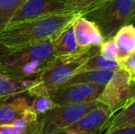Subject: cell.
<instances>
[{
	"label": "cell",
	"mask_w": 135,
	"mask_h": 134,
	"mask_svg": "<svg viewBox=\"0 0 135 134\" xmlns=\"http://www.w3.org/2000/svg\"><path fill=\"white\" fill-rule=\"evenodd\" d=\"M78 16L75 12L58 13L7 26L0 31V45L20 46L52 41Z\"/></svg>",
	"instance_id": "obj_1"
},
{
	"label": "cell",
	"mask_w": 135,
	"mask_h": 134,
	"mask_svg": "<svg viewBox=\"0 0 135 134\" xmlns=\"http://www.w3.org/2000/svg\"><path fill=\"white\" fill-rule=\"evenodd\" d=\"M99 52V47L87 48L75 54L56 57L52 65L34 79V85L28 96L49 95L57 87L64 85L73 77L82 65L94 54Z\"/></svg>",
	"instance_id": "obj_2"
},
{
	"label": "cell",
	"mask_w": 135,
	"mask_h": 134,
	"mask_svg": "<svg viewBox=\"0 0 135 134\" xmlns=\"http://www.w3.org/2000/svg\"><path fill=\"white\" fill-rule=\"evenodd\" d=\"M94 22L104 39L113 38L122 27L135 21V0H108L83 15Z\"/></svg>",
	"instance_id": "obj_3"
},
{
	"label": "cell",
	"mask_w": 135,
	"mask_h": 134,
	"mask_svg": "<svg viewBox=\"0 0 135 134\" xmlns=\"http://www.w3.org/2000/svg\"><path fill=\"white\" fill-rule=\"evenodd\" d=\"M57 56L52 39L20 46L0 45V73L36 60H52Z\"/></svg>",
	"instance_id": "obj_4"
},
{
	"label": "cell",
	"mask_w": 135,
	"mask_h": 134,
	"mask_svg": "<svg viewBox=\"0 0 135 134\" xmlns=\"http://www.w3.org/2000/svg\"><path fill=\"white\" fill-rule=\"evenodd\" d=\"M102 105L99 101L72 105L55 106L50 111L38 117L41 134H55L69 127L82 117Z\"/></svg>",
	"instance_id": "obj_5"
},
{
	"label": "cell",
	"mask_w": 135,
	"mask_h": 134,
	"mask_svg": "<svg viewBox=\"0 0 135 134\" xmlns=\"http://www.w3.org/2000/svg\"><path fill=\"white\" fill-rule=\"evenodd\" d=\"M135 99V76L118 69L104 87L98 101L107 106L115 114Z\"/></svg>",
	"instance_id": "obj_6"
},
{
	"label": "cell",
	"mask_w": 135,
	"mask_h": 134,
	"mask_svg": "<svg viewBox=\"0 0 135 134\" xmlns=\"http://www.w3.org/2000/svg\"><path fill=\"white\" fill-rule=\"evenodd\" d=\"M105 85L75 84L61 86L52 91L49 96L55 106L81 104L98 101Z\"/></svg>",
	"instance_id": "obj_7"
},
{
	"label": "cell",
	"mask_w": 135,
	"mask_h": 134,
	"mask_svg": "<svg viewBox=\"0 0 135 134\" xmlns=\"http://www.w3.org/2000/svg\"><path fill=\"white\" fill-rule=\"evenodd\" d=\"M64 12H74L68 6V0H26L7 26Z\"/></svg>",
	"instance_id": "obj_8"
},
{
	"label": "cell",
	"mask_w": 135,
	"mask_h": 134,
	"mask_svg": "<svg viewBox=\"0 0 135 134\" xmlns=\"http://www.w3.org/2000/svg\"><path fill=\"white\" fill-rule=\"evenodd\" d=\"M114 113L105 105L89 111L79 120L55 134L75 132L76 134H101L106 131Z\"/></svg>",
	"instance_id": "obj_9"
},
{
	"label": "cell",
	"mask_w": 135,
	"mask_h": 134,
	"mask_svg": "<svg viewBox=\"0 0 135 134\" xmlns=\"http://www.w3.org/2000/svg\"><path fill=\"white\" fill-rule=\"evenodd\" d=\"M73 29L77 44L81 49L99 47L104 38L94 22L83 16H78L73 22Z\"/></svg>",
	"instance_id": "obj_10"
},
{
	"label": "cell",
	"mask_w": 135,
	"mask_h": 134,
	"mask_svg": "<svg viewBox=\"0 0 135 134\" xmlns=\"http://www.w3.org/2000/svg\"><path fill=\"white\" fill-rule=\"evenodd\" d=\"M34 79L20 78L0 73V102L27 94L33 86Z\"/></svg>",
	"instance_id": "obj_11"
},
{
	"label": "cell",
	"mask_w": 135,
	"mask_h": 134,
	"mask_svg": "<svg viewBox=\"0 0 135 134\" xmlns=\"http://www.w3.org/2000/svg\"><path fill=\"white\" fill-rule=\"evenodd\" d=\"M30 108V103L23 95L0 102V126L9 125L22 117Z\"/></svg>",
	"instance_id": "obj_12"
},
{
	"label": "cell",
	"mask_w": 135,
	"mask_h": 134,
	"mask_svg": "<svg viewBox=\"0 0 135 134\" xmlns=\"http://www.w3.org/2000/svg\"><path fill=\"white\" fill-rule=\"evenodd\" d=\"M0 134H41L38 116L28 108L12 124L0 126Z\"/></svg>",
	"instance_id": "obj_13"
},
{
	"label": "cell",
	"mask_w": 135,
	"mask_h": 134,
	"mask_svg": "<svg viewBox=\"0 0 135 134\" xmlns=\"http://www.w3.org/2000/svg\"><path fill=\"white\" fill-rule=\"evenodd\" d=\"M52 46L57 57L75 54L85 49H81L77 44L75 33H74L73 23L64 29L54 39H52Z\"/></svg>",
	"instance_id": "obj_14"
},
{
	"label": "cell",
	"mask_w": 135,
	"mask_h": 134,
	"mask_svg": "<svg viewBox=\"0 0 135 134\" xmlns=\"http://www.w3.org/2000/svg\"><path fill=\"white\" fill-rule=\"evenodd\" d=\"M113 39L119 50V59L135 52V26L133 24L124 26L119 29Z\"/></svg>",
	"instance_id": "obj_15"
},
{
	"label": "cell",
	"mask_w": 135,
	"mask_h": 134,
	"mask_svg": "<svg viewBox=\"0 0 135 134\" xmlns=\"http://www.w3.org/2000/svg\"><path fill=\"white\" fill-rule=\"evenodd\" d=\"M133 126H135V99L127 107L113 115L105 133Z\"/></svg>",
	"instance_id": "obj_16"
},
{
	"label": "cell",
	"mask_w": 135,
	"mask_h": 134,
	"mask_svg": "<svg viewBox=\"0 0 135 134\" xmlns=\"http://www.w3.org/2000/svg\"><path fill=\"white\" fill-rule=\"evenodd\" d=\"M114 73L115 71H88L78 73L62 86L75 84H98L106 86L112 78Z\"/></svg>",
	"instance_id": "obj_17"
},
{
	"label": "cell",
	"mask_w": 135,
	"mask_h": 134,
	"mask_svg": "<svg viewBox=\"0 0 135 134\" xmlns=\"http://www.w3.org/2000/svg\"><path fill=\"white\" fill-rule=\"evenodd\" d=\"M118 69H119V66L117 61H110V60L106 59L98 52L93 56H91L79 68L76 73L88 71H117Z\"/></svg>",
	"instance_id": "obj_18"
},
{
	"label": "cell",
	"mask_w": 135,
	"mask_h": 134,
	"mask_svg": "<svg viewBox=\"0 0 135 134\" xmlns=\"http://www.w3.org/2000/svg\"><path fill=\"white\" fill-rule=\"evenodd\" d=\"M26 0H0V31L7 27Z\"/></svg>",
	"instance_id": "obj_19"
},
{
	"label": "cell",
	"mask_w": 135,
	"mask_h": 134,
	"mask_svg": "<svg viewBox=\"0 0 135 134\" xmlns=\"http://www.w3.org/2000/svg\"><path fill=\"white\" fill-rule=\"evenodd\" d=\"M32 101L30 104V108L38 117L50 111L55 107L54 103L51 99L50 96L46 94L37 95L32 97Z\"/></svg>",
	"instance_id": "obj_20"
},
{
	"label": "cell",
	"mask_w": 135,
	"mask_h": 134,
	"mask_svg": "<svg viewBox=\"0 0 135 134\" xmlns=\"http://www.w3.org/2000/svg\"><path fill=\"white\" fill-rule=\"evenodd\" d=\"M99 53L110 61H117L119 59V50L113 38L104 39L103 43L99 46Z\"/></svg>",
	"instance_id": "obj_21"
},
{
	"label": "cell",
	"mask_w": 135,
	"mask_h": 134,
	"mask_svg": "<svg viewBox=\"0 0 135 134\" xmlns=\"http://www.w3.org/2000/svg\"><path fill=\"white\" fill-rule=\"evenodd\" d=\"M119 68L125 70L135 76V52L121 59L117 60Z\"/></svg>",
	"instance_id": "obj_22"
},
{
	"label": "cell",
	"mask_w": 135,
	"mask_h": 134,
	"mask_svg": "<svg viewBox=\"0 0 135 134\" xmlns=\"http://www.w3.org/2000/svg\"><path fill=\"white\" fill-rule=\"evenodd\" d=\"M94 2V0H68V6L74 12L82 16L85 9Z\"/></svg>",
	"instance_id": "obj_23"
},
{
	"label": "cell",
	"mask_w": 135,
	"mask_h": 134,
	"mask_svg": "<svg viewBox=\"0 0 135 134\" xmlns=\"http://www.w3.org/2000/svg\"><path fill=\"white\" fill-rule=\"evenodd\" d=\"M104 134H135V126H133V127L122 128V129L116 130V131H111V132Z\"/></svg>",
	"instance_id": "obj_24"
},
{
	"label": "cell",
	"mask_w": 135,
	"mask_h": 134,
	"mask_svg": "<svg viewBox=\"0 0 135 134\" xmlns=\"http://www.w3.org/2000/svg\"><path fill=\"white\" fill-rule=\"evenodd\" d=\"M106 1H108V0H94V2H93L92 4H91L90 6H89L88 7H87L86 9H85V12L82 14V16H83L85 13H86L87 11H89V10H91V9H93L94 7H96L97 6H98V5H100V4H102V3H104V2H106Z\"/></svg>",
	"instance_id": "obj_25"
},
{
	"label": "cell",
	"mask_w": 135,
	"mask_h": 134,
	"mask_svg": "<svg viewBox=\"0 0 135 134\" xmlns=\"http://www.w3.org/2000/svg\"><path fill=\"white\" fill-rule=\"evenodd\" d=\"M64 134H76V133H75V132H65Z\"/></svg>",
	"instance_id": "obj_26"
}]
</instances>
